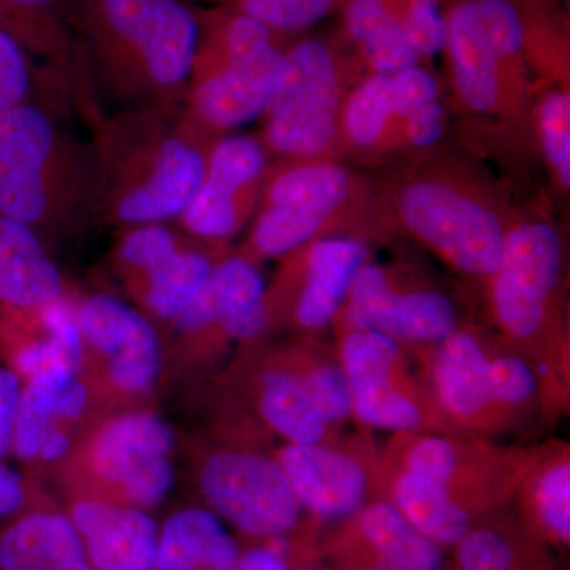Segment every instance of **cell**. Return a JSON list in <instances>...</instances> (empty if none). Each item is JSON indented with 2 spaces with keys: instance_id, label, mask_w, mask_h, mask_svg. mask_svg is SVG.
Listing matches in <instances>:
<instances>
[{
  "instance_id": "1",
  "label": "cell",
  "mask_w": 570,
  "mask_h": 570,
  "mask_svg": "<svg viewBox=\"0 0 570 570\" xmlns=\"http://www.w3.org/2000/svg\"><path fill=\"white\" fill-rule=\"evenodd\" d=\"M401 219L450 265L474 276H493L505 232L487 206L434 181L411 184L401 194Z\"/></svg>"
},
{
  "instance_id": "2",
  "label": "cell",
  "mask_w": 570,
  "mask_h": 570,
  "mask_svg": "<svg viewBox=\"0 0 570 570\" xmlns=\"http://www.w3.org/2000/svg\"><path fill=\"white\" fill-rule=\"evenodd\" d=\"M337 77L326 45L306 40L283 55L268 105V140L281 153L311 156L328 148L336 129Z\"/></svg>"
},
{
  "instance_id": "3",
  "label": "cell",
  "mask_w": 570,
  "mask_h": 570,
  "mask_svg": "<svg viewBox=\"0 0 570 570\" xmlns=\"http://www.w3.org/2000/svg\"><path fill=\"white\" fill-rule=\"evenodd\" d=\"M200 487L212 508L246 534L276 538L298 521L302 508L277 460L214 453L202 469Z\"/></svg>"
},
{
  "instance_id": "4",
  "label": "cell",
  "mask_w": 570,
  "mask_h": 570,
  "mask_svg": "<svg viewBox=\"0 0 570 570\" xmlns=\"http://www.w3.org/2000/svg\"><path fill=\"white\" fill-rule=\"evenodd\" d=\"M561 255L560 235L549 224L528 223L505 234L493 273V305L510 336L530 340L539 332L560 277Z\"/></svg>"
},
{
  "instance_id": "5",
  "label": "cell",
  "mask_w": 570,
  "mask_h": 570,
  "mask_svg": "<svg viewBox=\"0 0 570 570\" xmlns=\"http://www.w3.org/2000/svg\"><path fill=\"white\" fill-rule=\"evenodd\" d=\"M352 330H370L407 343H441L455 332V307L438 292L397 294L387 273L363 265L347 296Z\"/></svg>"
},
{
  "instance_id": "6",
  "label": "cell",
  "mask_w": 570,
  "mask_h": 570,
  "mask_svg": "<svg viewBox=\"0 0 570 570\" xmlns=\"http://www.w3.org/2000/svg\"><path fill=\"white\" fill-rule=\"evenodd\" d=\"M104 17L134 47L160 85H178L193 70L198 24L178 0H104Z\"/></svg>"
},
{
  "instance_id": "7",
  "label": "cell",
  "mask_w": 570,
  "mask_h": 570,
  "mask_svg": "<svg viewBox=\"0 0 570 570\" xmlns=\"http://www.w3.org/2000/svg\"><path fill=\"white\" fill-rule=\"evenodd\" d=\"M401 348L397 341L352 330L341 347V366L352 392V414L367 426L412 433L423 425L419 404L395 381Z\"/></svg>"
},
{
  "instance_id": "8",
  "label": "cell",
  "mask_w": 570,
  "mask_h": 570,
  "mask_svg": "<svg viewBox=\"0 0 570 570\" xmlns=\"http://www.w3.org/2000/svg\"><path fill=\"white\" fill-rule=\"evenodd\" d=\"M52 127L45 112L18 105L0 115V214L36 224L47 208L45 167Z\"/></svg>"
},
{
  "instance_id": "9",
  "label": "cell",
  "mask_w": 570,
  "mask_h": 570,
  "mask_svg": "<svg viewBox=\"0 0 570 570\" xmlns=\"http://www.w3.org/2000/svg\"><path fill=\"white\" fill-rule=\"evenodd\" d=\"M281 468L299 508L322 520H341L365 502V469L352 456L325 445L288 444L279 453Z\"/></svg>"
},
{
  "instance_id": "10",
  "label": "cell",
  "mask_w": 570,
  "mask_h": 570,
  "mask_svg": "<svg viewBox=\"0 0 570 570\" xmlns=\"http://www.w3.org/2000/svg\"><path fill=\"white\" fill-rule=\"evenodd\" d=\"M71 523L96 570H154L159 528L140 508L81 501Z\"/></svg>"
},
{
  "instance_id": "11",
  "label": "cell",
  "mask_w": 570,
  "mask_h": 570,
  "mask_svg": "<svg viewBox=\"0 0 570 570\" xmlns=\"http://www.w3.org/2000/svg\"><path fill=\"white\" fill-rule=\"evenodd\" d=\"M212 324L223 325L236 340H253L265 328L264 277L249 262L232 258L214 269L204 288L178 317L184 332Z\"/></svg>"
},
{
  "instance_id": "12",
  "label": "cell",
  "mask_w": 570,
  "mask_h": 570,
  "mask_svg": "<svg viewBox=\"0 0 570 570\" xmlns=\"http://www.w3.org/2000/svg\"><path fill=\"white\" fill-rule=\"evenodd\" d=\"M283 55L275 47L228 59L219 73L202 82L195 104L209 124L238 127L268 110Z\"/></svg>"
},
{
  "instance_id": "13",
  "label": "cell",
  "mask_w": 570,
  "mask_h": 570,
  "mask_svg": "<svg viewBox=\"0 0 570 570\" xmlns=\"http://www.w3.org/2000/svg\"><path fill=\"white\" fill-rule=\"evenodd\" d=\"M265 156L258 142L235 137L214 149L204 186L184 217L194 234L225 238L235 230V194L264 170Z\"/></svg>"
},
{
  "instance_id": "14",
  "label": "cell",
  "mask_w": 570,
  "mask_h": 570,
  "mask_svg": "<svg viewBox=\"0 0 570 570\" xmlns=\"http://www.w3.org/2000/svg\"><path fill=\"white\" fill-rule=\"evenodd\" d=\"M453 78L461 100L471 110H493L499 96V62L505 59L491 36L475 0H461L448 20Z\"/></svg>"
},
{
  "instance_id": "15",
  "label": "cell",
  "mask_w": 570,
  "mask_h": 570,
  "mask_svg": "<svg viewBox=\"0 0 570 570\" xmlns=\"http://www.w3.org/2000/svg\"><path fill=\"white\" fill-rule=\"evenodd\" d=\"M206 178L204 156L179 140L165 142L157 154L151 179L127 194L118 206L126 223H156L184 214Z\"/></svg>"
},
{
  "instance_id": "16",
  "label": "cell",
  "mask_w": 570,
  "mask_h": 570,
  "mask_svg": "<svg viewBox=\"0 0 570 570\" xmlns=\"http://www.w3.org/2000/svg\"><path fill=\"white\" fill-rule=\"evenodd\" d=\"M174 434L163 420L148 414L126 415L105 428L92 448L97 474L122 489L134 480L170 463Z\"/></svg>"
},
{
  "instance_id": "17",
  "label": "cell",
  "mask_w": 570,
  "mask_h": 570,
  "mask_svg": "<svg viewBox=\"0 0 570 570\" xmlns=\"http://www.w3.org/2000/svg\"><path fill=\"white\" fill-rule=\"evenodd\" d=\"M489 352L478 337L453 332L441 341L433 382L441 406L450 417L478 423L494 407L490 395Z\"/></svg>"
},
{
  "instance_id": "18",
  "label": "cell",
  "mask_w": 570,
  "mask_h": 570,
  "mask_svg": "<svg viewBox=\"0 0 570 570\" xmlns=\"http://www.w3.org/2000/svg\"><path fill=\"white\" fill-rule=\"evenodd\" d=\"M238 561V546L216 513L184 509L159 530L154 570H236Z\"/></svg>"
},
{
  "instance_id": "19",
  "label": "cell",
  "mask_w": 570,
  "mask_h": 570,
  "mask_svg": "<svg viewBox=\"0 0 570 570\" xmlns=\"http://www.w3.org/2000/svg\"><path fill=\"white\" fill-rule=\"evenodd\" d=\"M61 277L29 225L0 214V303L41 307L58 298Z\"/></svg>"
},
{
  "instance_id": "20",
  "label": "cell",
  "mask_w": 570,
  "mask_h": 570,
  "mask_svg": "<svg viewBox=\"0 0 570 570\" xmlns=\"http://www.w3.org/2000/svg\"><path fill=\"white\" fill-rule=\"evenodd\" d=\"M366 261L362 243L324 239L313 246L307 261V281L296 305V321L307 330L332 324Z\"/></svg>"
},
{
  "instance_id": "21",
  "label": "cell",
  "mask_w": 570,
  "mask_h": 570,
  "mask_svg": "<svg viewBox=\"0 0 570 570\" xmlns=\"http://www.w3.org/2000/svg\"><path fill=\"white\" fill-rule=\"evenodd\" d=\"M86 553L70 517L33 512L0 534V569L56 570Z\"/></svg>"
},
{
  "instance_id": "22",
  "label": "cell",
  "mask_w": 570,
  "mask_h": 570,
  "mask_svg": "<svg viewBox=\"0 0 570 570\" xmlns=\"http://www.w3.org/2000/svg\"><path fill=\"white\" fill-rule=\"evenodd\" d=\"M358 528L376 560L401 570H442L444 554L436 542L415 530L390 501L360 510Z\"/></svg>"
},
{
  "instance_id": "23",
  "label": "cell",
  "mask_w": 570,
  "mask_h": 570,
  "mask_svg": "<svg viewBox=\"0 0 570 570\" xmlns=\"http://www.w3.org/2000/svg\"><path fill=\"white\" fill-rule=\"evenodd\" d=\"M390 502L438 546H456L471 531L468 510L444 487L411 472L400 471L393 480Z\"/></svg>"
},
{
  "instance_id": "24",
  "label": "cell",
  "mask_w": 570,
  "mask_h": 570,
  "mask_svg": "<svg viewBox=\"0 0 570 570\" xmlns=\"http://www.w3.org/2000/svg\"><path fill=\"white\" fill-rule=\"evenodd\" d=\"M346 28L377 73L396 75L419 61L403 26L385 0H351Z\"/></svg>"
},
{
  "instance_id": "25",
  "label": "cell",
  "mask_w": 570,
  "mask_h": 570,
  "mask_svg": "<svg viewBox=\"0 0 570 570\" xmlns=\"http://www.w3.org/2000/svg\"><path fill=\"white\" fill-rule=\"evenodd\" d=\"M262 414L273 430L291 444H322L326 423L311 403L302 379L284 371H272L262 377Z\"/></svg>"
},
{
  "instance_id": "26",
  "label": "cell",
  "mask_w": 570,
  "mask_h": 570,
  "mask_svg": "<svg viewBox=\"0 0 570 570\" xmlns=\"http://www.w3.org/2000/svg\"><path fill=\"white\" fill-rule=\"evenodd\" d=\"M348 175L330 164L294 168L276 179L269 204L302 216L326 220L346 200Z\"/></svg>"
},
{
  "instance_id": "27",
  "label": "cell",
  "mask_w": 570,
  "mask_h": 570,
  "mask_svg": "<svg viewBox=\"0 0 570 570\" xmlns=\"http://www.w3.org/2000/svg\"><path fill=\"white\" fill-rule=\"evenodd\" d=\"M73 377L71 370L47 371L28 379L26 387H21L11 444L21 460L39 459L41 441L56 419L59 393Z\"/></svg>"
},
{
  "instance_id": "28",
  "label": "cell",
  "mask_w": 570,
  "mask_h": 570,
  "mask_svg": "<svg viewBox=\"0 0 570 570\" xmlns=\"http://www.w3.org/2000/svg\"><path fill=\"white\" fill-rule=\"evenodd\" d=\"M205 255L176 253L149 269L148 305L157 316L178 318L212 275Z\"/></svg>"
},
{
  "instance_id": "29",
  "label": "cell",
  "mask_w": 570,
  "mask_h": 570,
  "mask_svg": "<svg viewBox=\"0 0 570 570\" xmlns=\"http://www.w3.org/2000/svg\"><path fill=\"white\" fill-rule=\"evenodd\" d=\"M81 336L104 354L115 356L129 346L149 324L132 307L111 296H92L78 311Z\"/></svg>"
},
{
  "instance_id": "30",
  "label": "cell",
  "mask_w": 570,
  "mask_h": 570,
  "mask_svg": "<svg viewBox=\"0 0 570 570\" xmlns=\"http://www.w3.org/2000/svg\"><path fill=\"white\" fill-rule=\"evenodd\" d=\"M395 115L393 75L377 73L356 89L346 108L348 138L356 146H371L381 138L390 116Z\"/></svg>"
},
{
  "instance_id": "31",
  "label": "cell",
  "mask_w": 570,
  "mask_h": 570,
  "mask_svg": "<svg viewBox=\"0 0 570 570\" xmlns=\"http://www.w3.org/2000/svg\"><path fill=\"white\" fill-rule=\"evenodd\" d=\"M534 505L543 528L560 542L570 540V461H547L532 482Z\"/></svg>"
},
{
  "instance_id": "32",
  "label": "cell",
  "mask_w": 570,
  "mask_h": 570,
  "mask_svg": "<svg viewBox=\"0 0 570 570\" xmlns=\"http://www.w3.org/2000/svg\"><path fill=\"white\" fill-rule=\"evenodd\" d=\"M324 220L299 216L277 206H269L255 227L254 243L262 254L277 257L296 249L321 230Z\"/></svg>"
},
{
  "instance_id": "33",
  "label": "cell",
  "mask_w": 570,
  "mask_h": 570,
  "mask_svg": "<svg viewBox=\"0 0 570 570\" xmlns=\"http://www.w3.org/2000/svg\"><path fill=\"white\" fill-rule=\"evenodd\" d=\"M311 403L326 426L344 422L352 415L351 384L343 366L335 363L314 365L299 376Z\"/></svg>"
},
{
  "instance_id": "34",
  "label": "cell",
  "mask_w": 570,
  "mask_h": 570,
  "mask_svg": "<svg viewBox=\"0 0 570 570\" xmlns=\"http://www.w3.org/2000/svg\"><path fill=\"white\" fill-rule=\"evenodd\" d=\"M540 137L547 160L560 179L570 187V99L568 92H551L539 110Z\"/></svg>"
},
{
  "instance_id": "35",
  "label": "cell",
  "mask_w": 570,
  "mask_h": 570,
  "mask_svg": "<svg viewBox=\"0 0 570 570\" xmlns=\"http://www.w3.org/2000/svg\"><path fill=\"white\" fill-rule=\"evenodd\" d=\"M159 366V341L153 326H149L134 343L111 356L110 377L115 385L126 392H141L151 387Z\"/></svg>"
},
{
  "instance_id": "36",
  "label": "cell",
  "mask_w": 570,
  "mask_h": 570,
  "mask_svg": "<svg viewBox=\"0 0 570 570\" xmlns=\"http://www.w3.org/2000/svg\"><path fill=\"white\" fill-rule=\"evenodd\" d=\"M335 0H243V10L269 29L303 31L321 21Z\"/></svg>"
},
{
  "instance_id": "37",
  "label": "cell",
  "mask_w": 570,
  "mask_h": 570,
  "mask_svg": "<svg viewBox=\"0 0 570 570\" xmlns=\"http://www.w3.org/2000/svg\"><path fill=\"white\" fill-rule=\"evenodd\" d=\"M489 381L494 406H521L538 392V376L519 356H490Z\"/></svg>"
},
{
  "instance_id": "38",
  "label": "cell",
  "mask_w": 570,
  "mask_h": 570,
  "mask_svg": "<svg viewBox=\"0 0 570 570\" xmlns=\"http://www.w3.org/2000/svg\"><path fill=\"white\" fill-rule=\"evenodd\" d=\"M400 22L419 56L433 58L445 50L448 20L439 0H409Z\"/></svg>"
},
{
  "instance_id": "39",
  "label": "cell",
  "mask_w": 570,
  "mask_h": 570,
  "mask_svg": "<svg viewBox=\"0 0 570 570\" xmlns=\"http://www.w3.org/2000/svg\"><path fill=\"white\" fill-rule=\"evenodd\" d=\"M456 546L461 570H513L515 564L512 547L493 530L469 531Z\"/></svg>"
},
{
  "instance_id": "40",
  "label": "cell",
  "mask_w": 570,
  "mask_h": 570,
  "mask_svg": "<svg viewBox=\"0 0 570 570\" xmlns=\"http://www.w3.org/2000/svg\"><path fill=\"white\" fill-rule=\"evenodd\" d=\"M29 81L28 62L17 37L0 28V115L22 104Z\"/></svg>"
},
{
  "instance_id": "41",
  "label": "cell",
  "mask_w": 570,
  "mask_h": 570,
  "mask_svg": "<svg viewBox=\"0 0 570 570\" xmlns=\"http://www.w3.org/2000/svg\"><path fill=\"white\" fill-rule=\"evenodd\" d=\"M78 362L58 343L48 337L20 348L13 356V370L18 377L31 379L55 370L77 371Z\"/></svg>"
},
{
  "instance_id": "42",
  "label": "cell",
  "mask_w": 570,
  "mask_h": 570,
  "mask_svg": "<svg viewBox=\"0 0 570 570\" xmlns=\"http://www.w3.org/2000/svg\"><path fill=\"white\" fill-rule=\"evenodd\" d=\"M176 253L175 238L163 227H142L127 236L121 255L127 264L146 273Z\"/></svg>"
},
{
  "instance_id": "43",
  "label": "cell",
  "mask_w": 570,
  "mask_h": 570,
  "mask_svg": "<svg viewBox=\"0 0 570 570\" xmlns=\"http://www.w3.org/2000/svg\"><path fill=\"white\" fill-rule=\"evenodd\" d=\"M439 88L433 75L426 70L412 69L393 75V97H395V115L409 118L415 110L438 99Z\"/></svg>"
},
{
  "instance_id": "44",
  "label": "cell",
  "mask_w": 570,
  "mask_h": 570,
  "mask_svg": "<svg viewBox=\"0 0 570 570\" xmlns=\"http://www.w3.org/2000/svg\"><path fill=\"white\" fill-rule=\"evenodd\" d=\"M272 29L249 14H238L228 26V59L242 58L272 47Z\"/></svg>"
},
{
  "instance_id": "45",
  "label": "cell",
  "mask_w": 570,
  "mask_h": 570,
  "mask_svg": "<svg viewBox=\"0 0 570 570\" xmlns=\"http://www.w3.org/2000/svg\"><path fill=\"white\" fill-rule=\"evenodd\" d=\"M41 321L47 326L51 340L58 341L73 358L80 362L82 336L77 316H73L69 305L59 299H52L41 306Z\"/></svg>"
},
{
  "instance_id": "46",
  "label": "cell",
  "mask_w": 570,
  "mask_h": 570,
  "mask_svg": "<svg viewBox=\"0 0 570 570\" xmlns=\"http://www.w3.org/2000/svg\"><path fill=\"white\" fill-rule=\"evenodd\" d=\"M21 382L10 367L0 366V460L13 444L14 419L20 401Z\"/></svg>"
},
{
  "instance_id": "47",
  "label": "cell",
  "mask_w": 570,
  "mask_h": 570,
  "mask_svg": "<svg viewBox=\"0 0 570 570\" xmlns=\"http://www.w3.org/2000/svg\"><path fill=\"white\" fill-rule=\"evenodd\" d=\"M442 107L433 100L409 116V138L420 148L434 145L442 135Z\"/></svg>"
},
{
  "instance_id": "48",
  "label": "cell",
  "mask_w": 570,
  "mask_h": 570,
  "mask_svg": "<svg viewBox=\"0 0 570 570\" xmlns=\"http://www.w3.org/2000/svg\"><path fill=\"white\" fill-rule=\"evenodd\" d=\"M24 504V485L13 469L0 463V519L14 515Z\"/></svg>"
},
{
  "instance_id": "49",
  "label": "cell",
  "mask_w": 570,
  "mask_h": 570,
  "mask_svg": "<svg viewBox=\"0 0 570 570\" xmlns=\"http://www.w3.org/2000/svg\"><path fill=\"white\" fill-rule=\"evenodd\" d=\"M88 401V390L77 379H71L69 384L61 390L56 403V417L75 420L80 417Z\"/></svg>"
},
{
  "instance_id": "50",
  "label": "cell",
  "mask_w": 570,
  "mask_h": 570,
  "mask_svg": "<svg viewBox=\"0 0 570 570\" xmlns=\"http://www.w3.org/2000/svg\"><path fill=\"white\" fill-rule=\"evenodd\" d=\"M236 570H288V568L276 551L255 549L239 557Z\"/></svg>"
},
{
  "instance_id": "51",
  "label": "cell",
  "mask_w": 570,
  "mask_h": 570,
  "mask_svg": "<svg viewBox=\"0 0 570 570\" xmlns=\"http://www.w3.org/2000/svg\"><path fill=\"white\" fill-rule=\"evenodd\" d=\"M70 441L61 431L51 428L41 441L39 456L45 461L62 459L69 452Z\"/></svg>"
},
{
  "instance_id": "52",
  "label": "cell",
  "mask_w": 570,
  "mask_h": 570,
  "mask_svg": "<svg viewBox=\"0 0 570 570\" xmlns=\"http://www.w3.org/2000/svg\"><path fill=\"white\" fill-rule=\"evenodd\" d=\"M52 0H0V9L13 11L40 10L50 6Z\"/></svg>"
},
{
  "instance_id": "53",
  "label": "cell",
  "mask_w": 570,
  "mask_h": 570,
  "mask_svg": "<svg viewBox=\"0 0 570 570\" xmlns=\"http://www.w3.org/2000/svg\"><path fill=\"white\" fill-rule=\"evenodd\" d=\"M58 570H96L92 568L91 561H89L88 554H82V557L75 558L67 562V564L61 566Z\"/></svg>"
},
{
  "instance_id": "54",
  "label": "cell",
  "mask_w": 570,
  "mask_h": 570,
  "mask_svg": "<svg viewBox=\"0 0 570 570\" xmlns=\"http://www.w3.org/2000/svg\"><path fill=\"white\" fill-rule=\"evenodd\" d=\"M365 570H401L393 568V566L385 564V562L382 561H374V564H371L370 568H366Z\"/></svg>"
},
{
  "instance_id": "55",
  "label": "cell",
  "mask_w": 570,
  "mask_h": 570,
  "mask_svg": "<svg viewBox=\"0 0 570 570\" xmlns=\"http://www.w3.org/2000/svg\"><path fill=\"white\" fill-rule=\"evenodd\" d=\"M0 570H2V569H0Z\"/></svg>"
}]
</instances>
